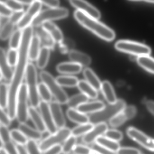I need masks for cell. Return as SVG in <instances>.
I'll return each instance as SVG.
<instances>
[{
  "instance_id": "13",
  "label": "cell",
  "mask_w": 154,
  "mask_h": 154,
  "mask_svg": "<svg viewBox=\"0 0 154 154\" xmlns=\"http://www.w3.org/2000/svg\"><path fill=\"white\" fill-rule=\"evenodd\" d=\"M108 129V125L105 123H99L94 125L88 133L84 135L82 140L85 144H92L95 142L97 138L104 135Z\"/></svg>"
},
{
  "instance_id": "4",
  "label": "cell",
  "mask_w": 154,
  "mask_h": 154,
  "mask_svg": "<svg viewBox=\"0 0 154 154\" xmlns=\"http://www.w3.org/2000/svg\"><path fill=\"white\" fill-rule=\"evenodd\" d=\"M39 77L42 82L48 87L56 100L61 104H66L69 99L67 94L57 82L56 78L50 73L45 71L40 72Z\"/></svg>"
},
{
  "instance_id": "14",
  "label": "cell",
  "mask_w": 154,
  "mask_h": 154,
  "mask_svg": "<svg viewBox=\"0 0 154 154\" xmlns=\"http://www.w3.org/2000/svg\"><path fill=\"white\" fill-rule=\"evenodd\" d=\"M49 104L53 119L57 128L65 127L66 122L60 106L61 104L56 100L51 102Z\"/></svg>"
},
{
  "instance_id": "62",
  "label": "cell",
  "mask_w": 154,
  "mask_h": 154,
  "mask_svg": "<svg viewBox=\"0 0 154 154\" xmlns=\"http://www.w3.org/2000/svg\"><path fill=\"white\" fill-rule=\"evenodd\" d=\"M8 1V0H0L1 3H4V4H6V3H7Z\"/></svg>"
},
{
  "instance_id": "55",
  "label": "cell",
  "mask_w": 154,
  "mask_h": 154,
  "mask_svg": "<svg viewBox=\"0 0 154 154\" xmlns=\"http://www.w3.org/2000/svg\"><path fill=\"white\" fill-rule=\"evenodd\" d=\"M63 151V146L61 144L54 145L48 148L45 152V154H58L61 153Z\"/></svg>"
},
{
  "instance_id": "52",
  "label": "cell",
  "mask_w": 154,
  "mask_h": 154,
  "mask_svg": "<svg viewBox=\"0 0 154 154\" xmlns=\"http://www.w3.org/2000/svg\"><path fill=\"white\" fill-rule=\"evenodd\" d=\"M119 154H139L141 152L137 149L132 147H120L117 153Z\"/></svg>"
},
{
  "instance_id": "54",
  "label": "cell",
  "mask_w": 154,
  "mask_h": 154,
  "mask_svg": "<svg viewBox=\"0 0 154 154\" xmlns=\"http://www.w3.org/2000/svg\"><path fill=\"white\" fill-rule=\"evenodd\" d=\"M24 13V11H14L12 15L10 17V21L13 24H17L21 19Z\"/></svg>"
},
{
  "instance_id": "49",
  "label": "cell",
  "mask_w": 154,
  "mask_h": 154,
  "mask_svg": "<svg viewBox=\"0 0 154 154\" xmlns=\"http://www.w3.org/2000/svg\"><path fill=\"white\" fill-rule=\"evenodd\" d=\"M92 150L93 151V153H100V154H111L112 152L110 151L109 150L105 148V147L100 145L99 143L96 142H94L92 143L91 146Z\"/></svg>"
},
{
  "instance_id": "38",
  "label": "cell",
  "mask_w": 154,
  "mask_h": 154,
  "mask_svg": "<svg viewBox=\"0 0 154 154\" xmlns=\"http://www.w3.org/2000/svg\"><path fill=\"white\" fill-rule=\"evenodd\" d=\"M22 31L21 29H18L13 32L11 36L9 41V46L10 48L18 49L21 41Z\"/></svg>"
},
{
  "instance_id": "25",
  "label": "cell",
  "mask_w": 154,
  "mask_h": 154,
  "mask_svg": "<svg viewBox=\"0 0 154 154\" xmlns=\"http://www.w3.org/2000/svg\"><path fill=\"white\" fill-rule=\"evenodd\" d=\"M102 92L106 100L109 103H113L117 100L114 90L111 84L108 81H103L102 82Z\"/></svg>"
},
{
  "instance_id": "46",
  "label": "cell",
  "mask_w": 154,
  "mask_h": 154,
  "mask_svg": "<svg viewBox=\"0 0 154 154\" xmlns=\"http://www.w3.org/2000/svg\"><path fill=\"white\" fill-rule=\"evenodd\" d=\"M11 119L8 113L4 110V109L1 108L0 110V122L1 124L9 127L11 123Z\"/></svg>"
},
{
  "instance_id": "17",
  "label": "cell",
  "mask_w": 154,
  "mask_h": 154,
  "mask_svg": "<svg viewBox=\"0 0 154 154\" xmlns=\"http://www.w3.org/2000/svg\"><path fill=\"white\" fill-rule=\"evenodd\" d=\"M35 27V32L36 35L39 38L40 43L44 46L50 49H54L56 42L50 34L42 26V25Z\"/></svg>"
},
{
  "instance_id": "56",
  "label": "cell",
  "mask_w": 154,
  "mask_h": 154,
  "mask_svg": "<svg viewBox=\"0 0 154 154\" xmlns=\"http://www.w3.org/2000/svg\"><path fill=\"white\" fill-rule=\"evenodd\" d=\"M46 6L50 8L57 7L59 6L60 2L59 0H37Z\"/></svg>"
},
{
  "instance_id": "3",
  "label": "cell",
  "mask_w": 154,
  "mask_h": 154,
  "mask_svg": "<svg viewBox=\"0 0 154 154\" xmlns=\"http://www.w3.org/2000/svg\"><path fill=\"white\" fill-rule=\"evenodd\" d=\"M25 78L30 105L38 108L41 100L38 94L37 72L35 66L32 63H28Z\"/></svg>"
},
{
  "instance_id": "7",
  "label": "cell",
  "mask_w": 154,
  "mask_h": 154,
  "mask_svg": "<svg viewBox=\"0 0 154 154\" xmlns=\"http://www.w3.org/2000/svg\"><path fill=\"white\" fill-rule=\"evenodd\" d=\"M72 135V130L69 128H64L58 129L57 132L50 134L40 141L39 144V148L41 153H44L48 148L52 146L61 144L67 139Z\"/></svg>"
},
{
  "instance_id": "59",
  "label": "cell",
  "mask_w": 154,
  "mask_h": 154,
  "mask_svg": "<svg viewBox=\"0 0 154 154\" xmlns=\"http://www.w3.org/2000/svg\"><path fill=\"white\" fill-rule=\"evenodd\" d=\"M20 3L25 5H29L32 4L35 0H17Z\"/></svg>"
},
{
  "instance_id": "50",
  "label": "cell",
  "mask_w": 154,
  "mask_h": 154,
  "mask_svg": "<svg viewBox=\"0 0 154 154\" xmlns=\"http://www.w3.org/2000/svg\"><path fill=\"white\" fill-rule=\"evenodd\" d=\"M137 112V109L134 106H126L122 111V112L126 116L127 120L133 118L136 115Z\"/></svg>"
},
{
  "instance_id": "45",
  "label": "cell",
  "mask_w": 154,
  "mask_h": 154,
  "mask_svg": "<svg viewBox=\"0 0 154 154\" xmlns=\"http://www.w3.org/2000/svg\"><path fill=\"white\" fill-rule=\"evenodd\" d=\"M104 136L114 141H120L122 138V134L121 131L114 129H108Z\"/></svg>"
},
{
  "instance_id": "40",
  "label": "cell",
  "mask_w": 154,
  "mask_h": 154,
  "mask_svg": "<svg viewBox=\"0 0 154 154\" xmlns=\"http://www.w3.org/2000/svg\"><path fill=\"white\" fill-rule=\"evenodd\" d=\"M8 127L1 124L0 126V137L2 144H5L11 141V131L8 129Z\"/></svg>"
},
{
  "instance_id": "41",
  "label": "cell",
  "mask_w": 154,
  "mask_h": 154,
  "mask_svg": "<svg viewBox=\"0 0 154 154\" xmlns=\"http://www.w3.org/2000/svg\"><path fill=\"white\" fill-rule=\"evenodd\" d=\"M74 47V43L70 38L63 39V41L60 43V45H59L60 51L63 53H66L67 52L69 53L73 50Z\"/></svg>"
},
{
  "instance_id": "24",
  "label": "cell",
  "mask_w": 154,
  "mask_h": 154,
  "mask_svg": "<svg viewBox=\"0 0 154 154\" xmlns=\"http://www.w3.org/2000/svg\"><path fill=\"white\" fill-rule=\"evenodd\" d=\"M77 87L81 92L90 99L94 100L98 97V91L85 80L79 81Z\"/></svg>"
},
{
  "instance_id": "10",
  "label": "cell",
  "mask_w": 154,
  "mask_h": 154,
  "mask_svg": "<svg viewBox=\"0 0 154 154\" xmlns=\"http://www.w3.org/2000/svg\"><path fill=\"white\" fill-rule=\"evenodd\" d=\"M128 136L147 149L154 151V140L149 137L139 130L133 127L127 129Z\"/></svg>"
},
{
  "instance_id": "44",
  "label": "cell",
  "mask_w": 154,
  "mask_h": 154,
  "mask_svg": "<svg viewBox=\"0 0 154 154\" xmlns=\"http://www.w3.org/2000/svg\"><path fill=\"white\" fill-rule=\"evenodd\" d=\"M7 59L11 66H15L18 59V52L17 49L10 48L7 54Z\"/></svg>"
},
{
  "instance_id": "61",
  "label": "cell",
  "mask_w": 154,
  "mask_h": 154,
  "mask_svg": "<svg viewBox=\"0 0 154 154\" xmlns=\"http://www.w3.org/2000/svg\"><path fill=\"white\" fill-rule=\"evenodd\" d=\"M131 1H144L147 2L154 3V0H131Z\"/></svg>"
},
{
  "instance_id": "33",
  "label": "cell",
  "mask_w": 154,
  "mask_h": 154,
  "mask_svg": "<svg viewBox=\"0 0 154 154\" xmlns=\"http://www.w3.org/2000/svg\"><path fill=\"white\" fill-rule=\"evenodd\" d=\"M138 63L143 69L154 74V59L148 55L140 56L137 59Z\"/></svg>"
},
{
  "instance_id": "51",
  "label": "cell",
  "mask_w": 154,
  "mask_h": 154,
  "mask_svg": "<svg viewBox=\"0 0 154 154\" xmlns=\"http://www.w3.org/2000/svg\"><path fill=\"white\" fill-rule=\"evenodd\" d=\"M13 11L6 4L1 3L0 4V13L2 17H10L12 15Z\"/></svg>"
},
{
  "instance_id": "26",
  "label": "cell",
  "mask_w": 154,
  "mask_h": 154,
  "mask_svg": "<svg viewBox=\"0 0 154 154\" xmlns=\"http://www.w3.org/2000/svg\"><path fill=\"white\" fill-rule=\"evenodd\" d=\"M83 75L85 81H87L97 91L101 90L102 82L91 69L85 68L83 71Z\"/></svg>"
},
{
  "instance_id": "27",
  "label": "cell",
  "mask_w": 154,
  "mask_h": 154,
  "mask_svg": "<svg viewBox=\"0 0 154 154\" xmlns=\"http://www.w3.org/2000/svg\"><path fill=\"white\" fill-rule=\"evenodd\" d=\"M95 142L103 146L112 153H117L120 147L118 142L112 140L105 136H103V135L97 138Z\"/></svg>"
},
{
  "instance_id": "11",
  "label": "cell",
  "mask_w": 154,
  "mask_h": 154,
  "mask_svg": "<svg viewBox=\"0 0 154 154\" xmlns=\"http://www.w3.org/2000/svg\"><path fill=\"white\" fill-rule=\"evenodd\" d=\"M48 103L41 100L38 108L41 116L44 120L48 132L50 134H54L57 131L58 129L53 119Z\"/></svg>"
},
{
  "instance_id": "35",
  "label": "cell",
  "mask_w": 154,
  "mask_h": 154,
  "mask_svg": "<svg viewBox=\"0 0 154 154\" xmlns=\"http://www.w3.org/2000/svg\"><path fill=\"white\" fill-rule=\"evenodd\" d=\"M38 91L39 96L42 100L47 103L51 102L53 95L45 84L43 82L38 84Z\"/></svg>"
},
{
  "instance_id": "6",
  "label": "cell",
  "mask_w": 154,
  "mask_h": 154,
  "mask_svg": "<svg viewBox=\"0 0 154 154\" xmlns=\"http://www.w3.org/2000/svg\"><path fill=\"white\" fill-rule=\"evenodd\" d=\"M69 11L64 8L54 7L39 12L31 23L32 26H40L47 21L61 19L66 17Z\"/></svg>"
},
{
  "instance_id": "60",
  "label": "cell",
  "mask_w": 154,
  "mask_h": 154,
  "mask_svg": "<svg viewBox=\"0 0 154 154\" xmlns=\"http://www.w3.org/2000/svg\"><path fill=\"white\" fill-rule=\"evenodd\" d=\"M0 154H8L4 147L2 146L0 149Z\"/></svg>"
},
{
  "instance_id": "34",
  "label": "cell",
  "mask_w": 154,
  "mask_h": 154,
  "mask_svg": "<svg viewBox=\"0 0 154 154\" xmlns=\"http://www.w3.org/2000/svg\"><path fill=\"white\" fill-rule=\"evenodd\" d=\"M94 126V125L90 122L80 124L72 130V135L76 137L84 136L88 133L93 128Z\"/></svg>"
},
{
  "instance_id": "30",
  "label": "cell",
  "mask_w": 154,
  "mask_h": 154,
  "mask_svg": "<svg viewBox=\"0 0 154 154\" xmlns=\"http://www.w3.org/2000/svg\"><path fill=\"white\" fill-rule=\"evenodd\" d=\"M50 50L48 48L45 46L40 49L36 60L37 66L38 69H44L47 65L50 56Z\"/></svg>"
},
{
  "instance_id": "43",
  "label": "cell",
  "mask_w": 154,
  "mask_h": 154,
  "mask_svg": "<svg viewBox=\"0 0 154 154\" xmlns=\"http://www.w3.org/2000/svg\"><path fill=\"white\" fill-rule=\"evenodd\" d=\"M127 120L126 116L121 112L110 120L109 124L112 127H118L122 125Z\"/></svg>"
},
{
  "instance_id": "57",
  "label": "cell",
  "mask_w": 154,
  "mask_h": 154,
  "mask_svg": "<svg viewBox=\"0 0 154 154\" xmlns=\"http://www.w3.org/2000/svg\"><path fill=\"white\" fill-rule=\"evenodd\" d=\"M25 145H21V144H17L16 145L17 150L18 154H28L26 148L25 147Z\"/></svg>"
},
{
  "instance_id": "21",
  "label": "cell",
  "mask_w": 154,
  "mask_h": 154,
  "mask_svg": "<svg viewBox=\"0 0 154 154\" xmlns=\"http://www.w3.org/2000/svg\"><path fill=\"white\" fill-rule=\"evenodd\" d=\"M66 115L71 121L79 125L89 122V116L76 109L68 108L66 111Z\"/></svg>"
},
{
  "instance_id": "32",
  "label": "cell",
  "mask_w": 154,
  "mask_h": 154,
  "mask_svg": "<svg viewBox=\"0 0 154 154\" xmlns=\"http://www.w3.org/2000/svg\"><path fill=\"white\" fill-rule=\"evenodd\" d=\"M9 98V85L1 82L0 85V107L2 109H7L8 106Z\"/></svg>"
},
{
  "instance_id": "47",
  "label": "cell",
  "mask_w": 154,
  "mask_h": 154,
  "mask_svg": "<svg viewBox=\"0 0 154 154\" xmlns=\"http://www.w3.org/2000/svg\"><path fill=\"white\" fill-rule=\"evenodd\" d=\"M6 4L13 11H24L23 4L17 0H8Z\"/></svg>"
},
{
  "instance_id": "2",
  "label": "cell",
  "mask_w": 154,
  "mask_h": 154,
  "mask_svg": "<svg viewBox=\"0 0 154 154\" xmlns=\"http://www.w3.org/2000/svg\"><path fill=\"white\" fill-rule=\"evenodd\" d=\"M126 106L125 102L123 100L119 99L114 103H109L100 110L91 113L89 116V122L94 125L105 123L122 112Z\"/></svg>"
},
{
  "instance_id": "36",
  "label": "cell",
  "mask_w": 154,
  "mask_h": 154,
  "mask_svg": "<svg viewBox=\"0 0 154 154\" xmlns=\"http://www.w3.org/2000/svg\"><path fill=\"white\" fill-rule=\"evenodd\" d=\"M14 25L15 24L9 20L1 27L0 32V38L1 40H6L11 35L14 29Z\"/></svg>"
},
{
  "instance_id": "23",
  "label": "cell",
  "mask_w": 154,
  "mask_h": 154,
  "mask_svg": "<svg viewBox=\"0 0 154 154\" xmlns=\"http://www.w3.org/2000/svg\"><path fill=\"white\" fill-rule=\"evenodd\" d=\"M18 129L29 139L34 140L37 141L41 140L43 137V133L37 129L33 128L26 123H20Z\"/></svg>"
},
{
  "instance_id": "8",
  "label": "cell",
  "mask_w": 154,
  "mask_h": 154,
  "mask_svg": "<svg viewBox=\"0 0 154 154\" xmlns=\"http://www.w3.org/2000/svg\"><path fill=\"white\" fill-rule=\"evenodd\" d=\"M117 50L132 55L140 56L149 55L151 53L150 48L147 46L137 42L128 40H120L115 44Z\"/></svg>"
},
{
  "instance_id": "18",
  "label": "cell",
  "mask_w": 154,
  "mask_h": 154,
  "mask_svg": "<svg viewBox=\"0 0 154 154\" xmlns=\"http://www.w3.org/2000/svg\"><path fill=\"white\" fill-rule=\"evenodd\" d=\"M29 115L38 130L42 133L47 131L41 113L37 110L36 108L32 106L29 107Z\"/></svg>"
},
{
  "instance_id": "28",
  "label": "cell",
  "mask_w": 154,
  "mask_h": 154,
  "mask_svg": "<svg viewBox=\"0 0 154 154\" xmlns=\"http://www.w3.org/2000/svg\"><path fill=\"white\" fill-rule=\"evenodd\" d=\"M40 41L37 36L32 37L30 41L29 51V59L30 61H35L40 52Z\"/></svg>"
},
{
  "instance_id": "42",
  "label": "cell",
  "mask_w": 154,
  "mask_h": 154,
  "mask_svg": "<svg viewBox=\"0 0 154 154\" xmlns=\"http://www.w3.org/2000/svg\"><path fill=\"white\" fill-rule=\"evenodd\" d=\"M26 148L28 154H40L42 153L39 148V144H38L36 140L29 139L26 144Z\"/></svg>"
},
{
  "instance_id": "58",
  "label": "cell",
  "mask_w": 154,
  "mask_h": 154,
  "mask_svg": "<svg viewBox=\"0 0 154 154\" xmlns=\"http://www.w3.org/2000/svg\"><path fill=\"white\" fill-rule=\"evenodd\" d=\"M146 106L148 110L154 116V101L152 100H148L145 103Z\"/></svg>"
},
{
  "instance_id": "37",
  "label": "cell",
  "mask_w": 154,
  "mask_h": 154,
  "mask_svg": "<svg viewBox=\"0 0 154 154\" xmlns=\"http://www.w3.org/2000/svg\"><path fill=\"white\" fill-rule=\"evenodd\" d=\"M11 138L17 144L26 145L29 140L24 133L21 132L19 129L11 130Z\"/></svg>"
},
{
  "instance_id": "20",
  "label": "cell",
  "mask_w": 154,
  "mask_h": 154,
  "mask_svg": "<svg viewBox=\"0 0 154 154\" xmlns=\"http://www.w3.org/2000/svg\"><path fill=\"white\" fill-rule=\"evenodd\" d=\"M105 106L104 103L101 101L95 100L86 102L78 106L76 109L85 114H91L100 110L104 108Z\"/></svg>"
},
{
  "instance_id": "22",
  "label": "cell",
  "mask_w": 154,
  "mask_h": 154,
  "mask_svg": "<svg viewBox=\"0 0 154 154\" xmlns=\"http://www.w3.org/2000/svg\"><path fill=\"white\" fill-rule=\"evenodd\" d=\"M42 26L48 32L56 42L61 43L63 38V35L60 29L54 23L47 21L42 24Z\"/></svg>"
},
{
  "instance_id": "19",
  "label": "cell",
  "mask_w": 154,
  "mask_h": 154,
  "mask_svg": "<svg viewBox=\"0 0 154 154\" xmlns=\"http://www.w3.org/2000/svg\"><path fill=\"white\" fill-rule=\"evenodd\" d=\"M68 57L72 62L80 64L83 66H88L91 63V57L80 51L73 50L69 52Z\"/></svg>"
},
{
  "instance_id": "39",
  "label": "cell",
  "mask_w": 154,
  "mask_h": 154,
  "mask_svg": "<svg viewBox=\"0 0 154 154\" xmlns=\"http://www.w3.org/2000/svg\"><path fill=\"white\" fill-rule=\"evenodd\" d=\"M77 142V137L71 135L65 141L63 146L62 153L67 154L73 151Z\"/></svg>"
},
{
  "instance_id": "48",
  "label": "cell",
  "mask_w": 154,
  "mask_h": 154,
  "mask_svg": "<svg viewBox=\"0 0 154 154\" xmlns=\"http://www.w3.org/2000/svg\"><path fill=\"white\" fill-rule=\"evenodd\" d=\"M73 152L75 154H88L93 153L91 148L84 145H75L73 150Z\"/></svg>"
},
{
  "instance_id": "29",
  "label": "cell",
  "mask_w": 154,
  "mask_h": 154,
  "mask_svg": "<svg viewBox=\"0 0 154 154\" xmlns=\"http://www.w3.org/2000/svg\"><path fill=\"white\" fill-rule=\"evenodd\" d=\"M56 79L58 84L62 87L68 88L76 87L79 81L77 77L68 75L57 76Z\"/></svg>"
},
{
  "instance_id": "12",
  "label": "cell",
  "mask_w": 154,
  "mask_h": 154,
  "mask_svg": "<svg viewBox=\"0 0 154 154\" xmlns=\"http://www.w3.org/2000/svg\"><path fill=\"white\" fill-rule=\"evenodd\" d=\"M69 2L75 8L90 17L97 20L100 18V11L85 0H69Z\"/></svg>"
},
{
  "instance_id": "16",
  "label": "cell",
  "mask_w": 154,
  "mask_h": 154,
  "mask_svg": "<svg viewBox=\"0 0 154 154\" xmlns=\"http://www.w3.org/2000/svg\"><path fill=\"white\" fill-rule=\"evenodd\" d=\"M83 66L75 62H63L57 66V71L63 74L74 75L79 73L82 70Z\"/></svg>"
},
{
  "instance_id": "15",
  "label": "cell",
  "mask_w": 154,
  "mask_h": 154,
  "mask_svg": "<svg viewBox=\"0 0 154 154\" xmlns=\"http://www.w3.org/2000/svg\"><path fill=\"white\" fill-rule=\"evenodd\" d=\"M12 66L9 64L7 59V54L6 51L2 48L0 49V68L1 76L6 81H11L13 77L14 71Z\"/></svg>"
},
{
  "instance_id": "53",
  "label": "cell",
  "mask_w": 154,
  "mask_h": 154,
  "mask_svg": "<svg viewBox=\"0 0 154 154\" xmlns=\"http://www.w3.org/2000/svg\"><path fill=\"white\" fill-rule=\"evenodd\" d=\"M3 146L6 149L8 154H18L17 146L12 141L3 144Z\"/></svg>"
},
{
  "instance_id": "9",
  "label": "cell",
  "mask_w": 154,
  "mask_h": 154,
  "mask_svg": "<svg viewBox=\"0 0 154 154\" xmlns=\"http://www.w3.org/2000/svg\"><path fill=\"white\" fill-rule=\"evenodd\" d=\"M42 7V3L37 0H35L29 5L25 13H24L19 22L17 24L18 29L23 30L31 25L33 20L40 12Z\"/></svg>"
},
{
  "instance_id": "31",
  "label": "cell",
  "mask_w": 154,
  "mask_h": 154,
  "mask_svg": "<svg viewBox=\"0 0 154 154\" xmlns=\"http://www.w3.org/2000/svg\"><path fill=\"white\" fill-rule=\"evenodd\" d=\"M89 98L82 93L75 94L69 98L66 103L68 108L76 109L78 106L88 102Z\"/></svg>"
},
{
  "instance_id": "5",
  "label": "cell",
  "mask_w": 154,
  "mask_h": 154,
  "mask_svg": "<svg viewBox=\"0 0 154 154\" xmlns=\"http://www.w3.org/2000/svg\"><path fill=\"white\" fill-rule=\"evenodd\" d=\"M28 92L26 83H22L18 92L17 101V118L20 123H26L29 115Z\"/></svg>"
},
{
  "instance_id": "1",
  "label": "cell",
  "mask_w": 154,
  "mask_h": 154,
  "mask_svg": "<svg viewBox=\"0 0 154 154\" xmlns=\"http://www.w3.org/2000/svg\"><path fill=\"white\" fill-rule=\"evenodd\" d=\"M74 17L78 23L83 26L102 39L107 41H112L115 38L114 31L106 25L99 22L96 19L90 17L78 10L75 11Z\"/></svg>"
}]
</instances>
